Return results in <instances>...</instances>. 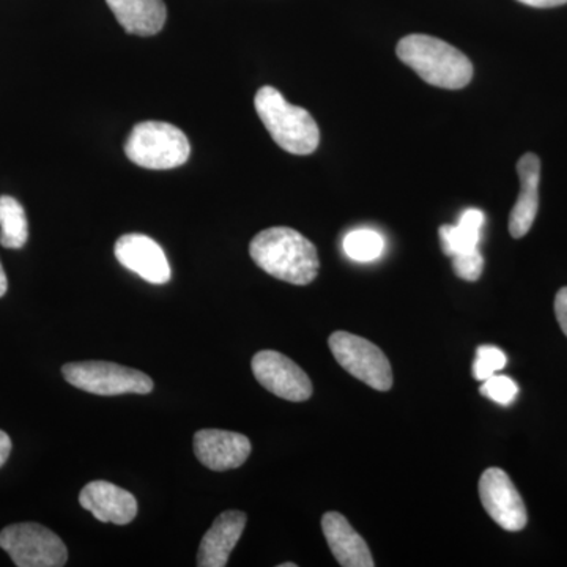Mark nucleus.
<instances>
[{"label":"nucleus","instance_id":"f257e3e1","mask_svg":"<svg viewBox=\"0 0 567 567\" xmlns=\"http://www.w3.org/2000/svg\"><path fill=\"white\" fill-rule=\"evenodd\" d=\"M249 254L257 267L279 281L308 286L319 275L315 244L290 227H271L252 238Z\"/></svg>","mask_w":567,"mask_h":567},{"label":"nucleus","instance_id":"f03ea898","mask_svg":"<svg viewBox=\"0 0 567 567\" xmlns=\"http://www.w3.org/2000/svg\"><path fill=\"white\" fill-rule=\"evenodd\" d=\"M398 58L410 66L421 80L435 87L458 91L473 80V63L446 41L431 35L413 33L399 41Z\"/></svg>","mask_w":567,"mask_h":567},{"label":"nucleus","instance_id":"7ed1b4c3","mask_svg":"<svg viewBox=\"0 0 567 567\" xmlns=\"http://www.w3.org/2000/svg\"><path fill=\"white\" fill-rule=\"evenodd\" d=\"M257 115L282 151L292 155H311L319 147V126L303 107L287 102L270 85L259 89L254 99Z\"/></svg>","mask_w":567,"mask_h":567},{"label":"nucleus","instance_id":"20e7f679","mask_svg":"<svg viewBox=\"0 0 567 567\" xmlns=\"http://www.w3.org/2000/svg\"><path fill=\"white\" fill-rule=\"evenodd\" d=\"M130 162L145 169L167 171L188 162L192 145L177 126L166 122H142L125 142Z\"/></svg>","mask_w":567,"mask_h":567},{"label":"nucleus","instance_id":"39448f33","mask_svg":"<svg viewBox=\"0 0 567 567\" xmlns=\"http://www.w3.org/2000/svg\"><path fill=\"white\" fill-rule=\"evenodd\" d=\"M66 382L85 393L99 395L148 394L153 380L144 372L106 361H82L62 368Z\"/></svg>","mask_w":567,"mask_h":567},{"label":"nucleus","instance_id":"423d86ee","mask_svg":"<svg viewBox=\"0 0 567 567\" xmlns=\"http://www.w3.org/2000/svg\"><path fill=\"white\" fill-rule=\"evenodd\" d=\"M0 547L18 567H62L69 559V550L61 537L32 522L3 528Z\"/></svg>","mask_w":567,"mask_h":567},{"label":"nucleus","instance_id":"0eeeda50","mask_svg":"<svg viewBox=\"0 0 567 567\" xmlns=\"http://www.w3.org/2000/svg\"><path fill=\"white\" fill-rule=\"evenodd\" d=\"M328 344L338 364L354 379L377 391L391 390L393 371L386 354L379 347L347 331H336L330 336Z\"/></svg>","mask_w":567,"mask_h":567},{"label":"nucleus","instance_id":"6e6552de","mask_svg":"<svg viewBox=\"0 0 567 567\" xmlns=\"http://www.w3.org/2000/svg\"><path fill=\"white\" fill-rule=\"evenodd\" d=\"M477 488L484 509L496 525L511 533L527 527V507L506 472L502 468H487Z\"/></svg>","mask_w":567,"mask_h":567},{"label":"nucleus","instance_id":"1a4fd4ad","mask_svg":"<svg viewBox=\"0 0 567 567\" xmlns=\"http://www.w3.org/2000/svg\"><path fill=\"white\" fill-rule=\"evenodd\" d=\"M251 368L257 382L278 398L305 402L312 395L311 379L286 354L262 350L252 358Z\"/></svg>","mask_w":567,"mask_h":567},{"label":"nucleus","instance_id":"9d476101","mask_svg":"<svg viewBox=\"0 0 567 567\" xmlns=\"http://www.w3.org/2000/svg\"><path fill=\"white\" fill-rule=\"evenodd\" d=\"M248 436L237 432L204 429L194 435V453L213 472L240 468L251 454Z\"/></svg>","mask_w":567,"mask_h":567},{"label":"nucleus","instance_id":"9b49d317","mask_svg":"<svg viewBox=\"0 0 567 567\" xmlns=\"http://www.w3.org/2000/svg\"><path fill=\"white\" fill-rule=\"evenodd\" d=\"M115 257L123 267L151 284H166L171 279V265L162 246L142 234H128L118 238Z\"/></svg>","mask_w":567,"mask_h":567},{"label":"nucleus","instance_id":"f8f14e48","mask_svg":"<svg viewBox=\"0 0 567 567\" xmlns=\"http://www.w3.org/2000/svg\"><path fill=\"white\" fill-rule=\"evenodd\" d=\"M80 503L103 524L128 525L137 516V499L132 492L107 481L89 483L81 491Z\"/></svg>","mask_w":567,"mask_h":567},{"label":"nucleus","instance_id":"ddd939ff","mask_svg":"<svg viewBox=\"0 0 567 567\" xmlns=\"http://www.w3.org/2000/svg\"><path fill=\"white\" fill-rule=\"evenodd\" d=\"M246 514L241 511H226L215 518L210 529L200 540L197 566L224 567L229 561L235 546L244 535Z\"/></svg>","mask_w":567,"mask_h":567},{"label":"nucleus","instance_id":"4468645a","mask_svg":"<svg viewBox=\"0 0 567 567\" xmlns=\"http://www.w3.org/2000/svg\"><path fill=\"white\" fill-rule=\"evenodd\" d=\"M520 193L509 216V233L514 238L525 237L539 210L540 159L535 153H525L517 163Z\"/></svg>","mask_w":567,"mask_h":567},{"label":"nucleus","instance_id":"2eb2a0df","mask_svg":"<svg viewBox=\"0 0 567 567\" xmlns=\"http://www.w3.org/2000/svg\"><path fill=\"white\" fill-rule=\"evenodd\" d=\"M322 529L336 561L342 567H374V558L363 537L354 532L342 514L327 513L322 518Z\"/></svg>","mask_w":567,"mask_h":567},{"label":"nucleus","instance_id":"dca6fc26","mask_svg":"<svg viewBox=\"0 0 567 567\" xmlns=\"http://www.w3.org/2000/svg\"><path fill=\"white\" fill-rule=\"evenodd\" d=\"M125 32L137 37H152L162 32L167 10L163 0H106Z\"/></svg>","mask_w":567,"mask_h":567},{"label":"nucleus","instance_id":"f3484780","mask_svg":"<svg viewBox=\"0 0 567 567\" xmlns=\"http://www.w3.org/2000/svg\"><path fill=\"white\" fill-rule=\"evenodd\" d=\"M483 226L484 213L477 208H470L462 215L461 221L456 226L445 224L440 227L439 234L443 252L447 257H454L457 254L476 251Z\"/></svg>","mask_w":567,"mask_h":567},{"label":"nucleus","instance_id":"a211bd4d","mask_svg":"<svg viewBox=\"0 0 567 567\" xmlns=\"http://www.w3.org/2000/svg\"><path fill=\"white\" fill-rule=\"evenodd\" d=\"M29 224L24 207L14 197L0 196V245L21 249L28 244Z\"/></svg>","mask_w":567,"mask_h":567},{"label":"nucleus","instance_id":"6ab92c4d","mask_svg":"<svg viewBox=\"0 0 567 567\" xmlns=\"http://www.w3.org/2000/svg\"><path fill=\"white\" fill-rule=\"evenodd\" d=\"M342 246L350 259L357 262H371L382 256L385 240L375 230L360 229L347 234Z\"/></svg>","mask_w":567,"mask_h":567},{"label":"nucleus","instance_id":"aec40b11","mask_svg":"<svg viewBox=\"0 0 567 567\" xmlns=\"http://www.w3.org/2000/svg\"><path fill=\"white\" fill-rule=\"evenodd\" d=\"M507 358L505 352L494 346L477 347L475 363H473V377L477 382L491 379L496 372L505 369Z\"/></svg>","mask_w":567,"mask_h":567},{"label":"nucleus","instance_id":"412c9836","mask_svg":"<svg viewBox=\"0 0 567 567\" xmlns=\"http://www.w3.org/2000/svg\"><path fill=\"white\" fill-rule=\"evenodd\" d=\"M481 394L492 399L499 405H511L516 401L518 394L517 383L506 375H492L491 379L484 380L481 386Z\"/></svg>","mask_w":567,"mask_h":567},{"label":"nucleus","instance_id":"4be33fe9","mask_svg":"<svg viewBox=\"0 0 567 567\" xmlns=\"http://www.w3.org/2000/svg\"><path fill=\"white\" fill-rule=\"evenodd\" d=\"M453 259L454 274L464 281L475 282L481 278L484 270V259L480 249L472 252L457 254Z\"/></svg>","mask_w":567,"mask_h":567},{"label":"nucleus","instance_id":"5701e85b","mask_svg":"<svg viewBox=\"0 0 567 567\" xmlns=\"http://www.w3.org/2000/svg\"><path fill=\"white\" fill-rule=\"evenodd\" d=\"M555 316H557L559 328L567 338V287H563L555 297Z\"/></svg>","mask_w":567,"mask_h":567},{"label":"nucleus","instance_id":"b1692460","mask_svg":"<svg viewBox=\"0 0 567 567\" xmlns=\"http://www.w3.org/2000/svg\"><path fill=\"white\" fill-rule=\"evenodd\" d=\"M518 2L535 9H554V7L565 6L567 0H518Z\"/></svg>","mask_w":567,"mask_h":567},{"label":"nucleus","instance_id":"393cba45","mask_svg":"<svg viewBox=\"0 0 567 567\" xmlns=\"http://www.w3.org/2000/svg\"><path fill=\"white\" fill-rule=\"evenodd\" d=\"M11 453V440L6 432L0 431V468L9 461Z\"/></svg>","mask_w":567,"mask_h":567},{"label":"nucleus","instance_id":"a878e982","mask_svg":"<svg viewBox=\"0 0 567 567\" xmlns=\"http://www.w3.org/2000/svg\"><path fill=\"white\" fill-rule=\"evenodd\" d=\"M9 290V279H7L6 270H3L2 264H0V298Z\"/></svg>","mask_w":567,"mask_h":567},{"label":"nucleus","instance_id":"bb28decb","mask_svg":"<svg viewBox=\"0 0 567 567\" xmlns=\"http://www.w3.org/2000/svg\"><path fill=\"white\" fill-rule=\"evenodd\" d=\"M293 563H286V565H281V567H295Z\"/></svg>","mask_w":567,"mask_h":567}]
</instances>
